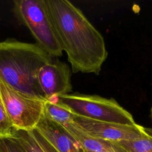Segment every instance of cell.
I'll return each instance as SVG.
<instances>
[{"label": "cell", "mask_w": 152, "mask_h": 152, "mask_svg": "<svg viewBox=\"0 0 152 152\" xmlns=\"http://www.w3.org/2000/svg\"><path fill=\"white\" fill-rule=\"evenodd\" d=\"M51 22L74 73L99 75L107 57L102 34L67 0H45Z\"/></svg>", "instance_id": "cell-1"}, {"label": "cell", "mask_w": 152, "mask_h": 152, "mask_svg": "<svg viewBox=\"0 0 152 152\" xmlns=\"http://www.w3.org/2000/svg\"><path fill=\"white\" fill-rule=\"evenodd\" d=\"M53 58L36 43L8 39L0 42V78L18 91L46 100L37 75Z\"/></svg>", "instance_id": "cell-2"}, {"label": "cell", "mask_w": 152, "mask_h": 152, "mask_svg": "<svg viewBox=\"0 0 152 152\" xmlns=\"http://www.w3.org/2000/svg\"><path fill=\"white\" fill-rule=\"evenodd\" d=\"M50 100L66 107L73 114L86 118L127 125L137 124L132 115L112 98L75 93Z\"/></svg>", "instance_id": "cell-3"}, {"label": "cell", "mask_w": 152, "mask_h": 152, "mask_svg": "<svg viewBox=\"0 0 152 152\" xmlns=\"http://www.w3.org/2000/svg\"><path fill=\"white\" fill-rule=\"evenodd\" d=\"M14 11L43 50L53 58L62 55V49L52 25L45 0H16Z\"/></svg>", "instance_id": "cell-4"}, {"label": "cell", "mask_w": 152, "mask_h": 152, "mask_svg": "<svg viewBox=\"0 0 152 152\" xmlns=\"http://www.w3.org/2000/svg\"><path fill=\"white\" fill-rule=\"evenodd\" d=\"M0 95L14 129L30 131L36 128L46 100L18 91L1 78Z\"/></svg>", "instance_id": "cell-5"}, {"label": "cell", "mask_w": 152, "mask_h": 152, "mask_svg": "<svg viewBox=\"0 0 152 152\" xmlns=\"http://www.w3.org/2000/svg\"><path fill=\"white\" fill-rule=\"evenodd\" d=\"M72 122L88 135L110 141L133 140L146 135L144 127L95 121L74 114Z\"/></svg>", "instance_id": "cell-6"}, {"label": "cell", "mask_w": 152, "mask_h": 152, "mask_svg": "<svg viewBox=\"0 0 152 152\" xmlns=\"http://www.w3.org/2000/svg\"><path fill=\"white\" fill-rule=\"evenodd\" d=\"M53 58L40 68L37 75L39 85L46 100L69 94L72 89L69 66Z\"/></svg>", "instance_id": "cell-7"}, {"label": "cell", "mask_w": 152, "mask_h": 152, "mask_svg": "<svg viewBox=\"0 0 152 152\" xmlns=\"http://www.w3.org/2000/svg\"><path fill=\"white\" fill-rule=\"evenodd\" d=\"M35 129L59 152H80L72 136L65 128L50 119L45 109Z\"/></svg>", "instance_id": "cell-8"}, {"label": "cell", "mask_w": 152, "mask_h": 152, "mask_svg": "<svg viewBox=\"0 0 152 152\" xmlns=\"http://www.w3.org/2000/svg\"><path fill=\"white\" fill-rule=\"evenodd\" d=\"M72 136L78 143L79 147L85 151L100 152H127L116 141H110L91 137L72 122L63 126Z\"/></svg>", "instance_id": "cell-9"}, {"label": "cell", "mask_w": 152, "mask_h": 152, "mask_svg": "<svg viewBox=\"0 0 152 152\" xmlns=\"http://www.w3.org/2000/svg\"><path fill=\"white\" fill-rule=\"evenodd\" d=\"M45 112L50 119L62 126L72 122L74 114L66 107L53 101H46Z\"/></svg>", "instance_id": "cell-10"}, {"label": "cell", "mask_w": 152, "mask_h": 152, "mask_svg": "<svg viewBox=\"0 0 152 152\" xmlns=\"http://www.w3.org/2000/svg\"><path fill=\"white\" fill-rule=\"evenodd\" d=\"M116 142L127 152H152V136L147 134L138 139Z\"/></svg>", "instance_id": "cell-11"}, {"label": "cell", "mask_w": 152, "mask_h": 152, "mask_svg": "<svg viewBox=\"0 0 152 152\" xmlns=\"http://www.w3.org/2000/svg\"><path fill=\"white\" fill-rule=\"evenodd\" d=\"M11 135L20 142L27 152H45L33 136L31 130L13 129Z\"/></svg>", "instance_id": "cell-12"}, {"label": "cell", "mask_w": 152, "mask_h": 152, "mask_svg": "<svg viewBox=\"0 0 152 152\" xmlns=\"http://www.w3.org/2000/svg\"><path fill=\"white\" fill-rule=\"evenodd\" d=\"M0 152H27L20 142L13 135L0 137Z\"/></svg>", "instance_id": "cell-13"}, {"label": "cell", "mask_w": 152, "mask_h": 152, "mask_svg": "<svg viewBox=\"0 0 152 152\" xmlns=\"http://www.w3.org/2000/svg\"><path fill=\"white\" fill-rule=\"evenodd\" d=\"M13 129L0 95V137L11 135Z\"/></svg>", "instance_id": "cell-14"}, {"label": "cell", "mask_w": 152, "mask_h": 152, "mask_svg": "<svg viewBox=\"0 0 152 152\" xmlns=\"http://www.w3.org/2000/svg\"><path fill=\"white\" fill-rule=\"evenodd\" d=\"M33 136L45 152H59L48 140H46L35 128L31 130Z\"/></svg>", "instance_id": "cell-15"}, {"label": "cell", "mask_w": 152, "mask_h": 152, "mask_svg": "<svg viewBox=\"0 0 152 152\" xmlns=\"http://www.w3.org/2000/svg\"><path fill=\"white\" fill-rule=\"evenodd\" d=\"M80 148V147H79ZM80 152H100V151H85V150H83L80 148Z\"/></svg>", "instance_id": "cell-16"}, {"label": "cell", "mask_w": 152, "mask_h": 152, "mask_svg": "<svg viewBox=\"0 0 152 152\" xmlns=\"http://www.w3.org/2000/svg\"><path fill=\"white\" fill-rule=\"evenodd\" d=\"M151 118H152V108H151Z\"/></svg>", "instance_id": "cell-17"}]
</instances>
